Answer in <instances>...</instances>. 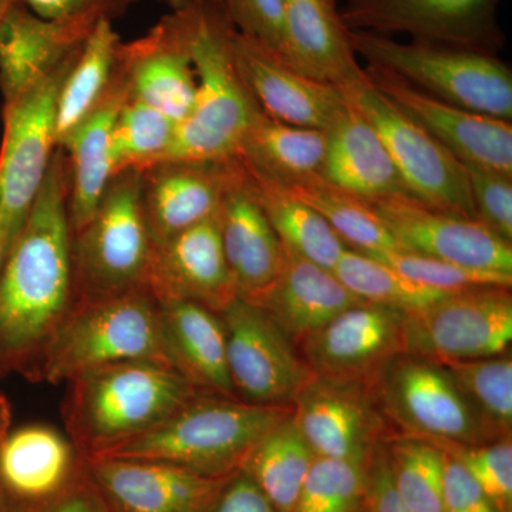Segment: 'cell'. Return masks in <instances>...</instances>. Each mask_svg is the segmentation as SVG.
I'll return each mask as SVG.
<instances>
[{
	"label": "cell",
	"instance_id": "cell-1",
	"mask_svg": "<svg viewBox=\"0 0 512 512\" xmlns=\"http://www.w3.org/2000/svg\"><path fill=\"white\" fill-rule=\"evenodd\" d=\"M69 167L57 147L28 218L0 265V373L33 379L46 343L73 308Z\"/></svg>",
	"mask_w": 512,
	"mask_h": 512
},
{
	"label": "cell",
	"instance_id": "cell-2",
	"mask_svg": "<svg viewBox=\"0 0 512 512\" xmlns=\"http://www.w3.org/2000/svg\"><path fill=\"white\" fill-rule=\"evenodd\" d=\"M66 384L64 427L83 458L144 433L204 393L174 367L146 360L96 367Z\"/></svg>",
	"mask_w": 512,
	"mask_h": 512
},
{
	"label": "cell",
	"instance_id": "cell-3",
	"mask_svg": "<svg viewBox=\"0 0 512 512\" xmlns=\"http://www.w3.org/2000/svg\"><path fill=\"white\" fill-rule=\"evenodd\" d=\"M292 410L201 393L157 426L90 458L158 461L201 476L232 477Z\"/></svg>",
	"mask_w": 512,
	"mask_h": 512
},
{
	"label": "cell",
	"instance_id": "cell-4",
	"mask_svg": "<svg viewBox=\"0 0 512 512\" xmlns=\"http://www.w3.org/2000/svg\"><path fill=\"white\" fill-rule=\"evenodd\" d=\"M234 30L218 0L191 5L190 47L197 93L160 163H221L237 157L242 138L261 107L235 67Z\"/></svg>",
	"mask_w": 512,
	"mask_h": 512
},
{
	"label": "cell",
	"instance_id": "cell-5",
	"mask_svg": "<svg viewBox=\"0 0 512 512\" xmlns=\"http://www.w3.org/2000/svg\"><path fill=\"white\" fill-rule=\"evenodd\" d=\"M131 360L174 367L160 305L147 286L73 306L46 343L32 380L67 383L86 370Z\"/></svg>",
	"mask_w": 512,
	"mask_h": 512
},
{
	"label": "cell",
	"instance_id": "cell-6",
	"mask_svg": "<svg viewBox=\"0 0 512 512\" xmlns=\"http://www.w3.org/2000/svg\"><path fill=\"white\" fill-rule=\"evenodd\" d=\"M350 30V29H349ZM350 43L367 67L393 74L436 99L511 121L512 73L495 55L350 30Z\"/></svg>",
	"mask_w": 512,
	"mask_h": 512
},
{
	"label": "cell",
	"instance_id": "cell-7",
	"mask_svg": "<svg viewBox=\"0 0 512 512\" xmlns=\"http://www.w3.org/2000/svg\"><path fill=\"white\" fill-rule=\"evenodd\" d=\"M153 252L141 173L123 171L111 178L92 220L73 235V306L144 288Z\"/></svg>",
	"mask_w": 512,
	"mask_h": 512
},
{
	"label": "cell",
	"instance_id": "cell-8",
	"mask_svg": "<svg viewBox=\"0 0 512 512\" xmlns=\"http://www.w3.org/2000/svg\"><path fill=\"white\" fill-rule=\"evenodd\" d=\"M339 87L375 128L413 198L436 210L476 218L464 164L387 99L366 69Z\"/></svg>",
	"mask_w": 512,
	"mask_h": 512
},
{
	"label": "cell",
	"instance_id": "cell-9",
	"mask_svg": "<svg viewBox=\"0 0 512 512\" xmlns=\"http://www.w3.org/2000/svg\"><path fill=\"white\" fill-rule=\"evenodd\" d=\"M384 420L403 436L431 443L480 444V429L470 402L447 367L403 353L379 370L369 384Z\"/></svg>",
	"mask_w": 512,
	"mask_h": 512
},
{
	"label": "cell",
	"instance_id": "cell-10",
	"mask_svg": "<svg viewBox=\"0 0 512 512\" xmlns=\"http://www.w3.org/2000/svg\"><path fill=\"white\" fill-rule=\"evenodd\" d=\"M76 56L28 92L2 103L0 227L5 235V254L49 173L57 148V94Z\"/></svg>",
	"mask_w": 512,
	"mask_h": 512
},
{
	"label": "cell",
	"instance_id": "cell-11",
	"mask_svg": "<svg viewBox=\"0 0 512 512\" xmlns=\"http://www.w3.org/2000/svg\"><path fill=\"white\" fill-rule=\"evenodd\" d=\"M406 353L440 365L503 355L512 340L511 288L484 286L448 293L404 312Z\"/></svg>",
	"mask_w": 512,
	"mask_h": 512
},
{
	"label": "cell",
	"instance_id": "cell-12",
	"mask_svg": "<svg viewBox=\"0 0 512 512\" xmlns=\"http://www.w3.org/2000/svg\"><path fill=\"white\" fill-rule=\"evenodd\" d=\"M500 0H348L342 19L350 30L495 55L505 36L498 25Z\"/></svg>",
	"mask_w": 512,
	"mask_h": 512
},
{
	"label": "cell",
	"instance_id": "cell-13",
	"mask_svg": "<svg viewBox=\"0 0 512 512\" xmlns=\"http://www.w3.org/2000/svg\"><path fill=\"white\" fill-rule=\"evenodd\" d=\"M229 377L238 399L261 406H293L312 382L296 346L258 306L237 299L220 313Z\"/></svg>",
	"mask_w": 512,
	"mask_h": 512
},
{
	"label": "cell",
	"instance_id": "cell-14",
	"mask_svg": "<svg viewBox=\"0 0 512 512\" xmlns=\"http://www.w3.org/2000/svg\"><path fill=\"white\" fill-rule=\"evenodd\" d=\"M313 375L369 386L379 370L406 353L404 312L357 303L298 346Z\"/></svg>",
	"mask_w": 512,
	"mask_h": 512
},
{
	"label": "cell",
	"instance_id": "cell-15",
	"mask_svg": "<svg viewBox=\"0 0 512 512\" xmlns=\"http://www.w3.org/2000/svg\"><path fill=\"white\" fill-rule=\"evenodd\" d=\"M373 210L406 251L478 271L512 274V245L477 218L451 214L410 195L372 202Z\"/></svg>",
	"mask_w": 512,
	"mask_h": 512
},
{
	"label": "cell",
	"instance_id": "cell-16",
	"mask_svg": "<svg viewBox=\"0 0 512 512\" xmlns=\"http://www.w3.org/2000/svg\"><path fill=\"white\" fill-rule=\"evenodd\" d=\"M191 6L165 15L146 35L121 42L119 67L128 96L180 124L197 93L191 57Z\"/></svg>",
	"mask_w": 512,
	"mask_h": 512
},
{
	"label": "cell",
	"instance_id": "cell-17",
	"mask_svg": "<svg viewBox=\"0 0 512 512\" xmlns=\"http://www.w3.org/2000/svg\"><path fill=\"white\" fill-rule=\"evenodd\" d=\"M83 460L110 512H212L234 477L201 476L158 461Z\"/></svg>",
	"mask_w": 512,
	"mask_h": 512
},
{
	"label": "cell",
	"instance_id": "cell-18",
	"mask_svg": "<svg viewBox=\"0 0 512 512\" xmlns=\"http://www.w3.org/2000/svg\"><path fill=\"white\" fill-rule=\"evenodd\" d=\"M365 69L372 83L387 99L420 124L461 163L512 177L511 121L436 99L375 67L366 66Z\"/></svg>",
	"mask_w": 512,
	"mask_h": 512
},
{
	"label": "cell",
	"instance_id": "cell-19",
	"mask_svg": "<svg viewBox=\"0 0 512 512\" xmlns=\"http://www.w3.org/2000/svg\"><path fill=\"white\" fill-rule=\"evenodd\" d=\"M293 419L316 457L365 464L384 436V419L365 384L315 376L293 403Z\"/></svg>",
	"mask_w": 512,
	"mask_h": 512
},
{
	"label": "cell",
	"instance_id": "cell-20",
	"mask_svg": "<svg viewBox=\"0 0 512 512\" xmlns=\"http://www.w3.org/2000/svg\"><path fill=\"white\" fill-rule=\"evenodd\" d=\"M232 56L242 82L272 119L329 130L348 106L339 86L306 76L278 52L237 30L232 35Z\"/></svg>",
	"mask_w": 512,
	"mask_h": 512
},
{
	"label": "cell",
	"instance_id": "cell-21",
	"mask_svg": "<svg viewBox=\"0 0 512 512\" xmlns=\"http://www.w3.org/2000/svg\"><path fill=\"white\" fill-rule=\"evenodd\" d=\"M146 286L156 299H183L218 315L237 301L218 215L154 247Z\"/></svg>",
	"mask_w": 512,
	"mask_h": 512
},
{
	"label": "cell",
	"instance_id": "cell-22",
	"mask_svg": "<svg viewBox=\"0 0 512 512\" xmlns=\"http://www.w3.org/2000/svg\"><path fill=\"white\" fill-rule=\"evenodd\" d=\"M100 20L43 19L18 0L0 23L2 103L42 83L82 49Z\"/></svg>",
	"mask_w": 512,
	"mask_h": 512
},
{
	"label": "cell",
	"instance_id": "cell-23",
	"mask_svg": "<svg viewBox=\"0 0 512 512\" xmlns=\"http://www.w3.org/2000/svg\"><path fill=\"white\" fill-rule=\"evenodd\" d=\"M235 158L221 163L164 161L141 173V198L154 247L214 217L234 173Z\"/></svg>",
	"mask_w": 512,
	"mask_h": 512
},
{
	"label": "cell",
	"instance_id": "cell-24",
	"mask_svg": "<svg viewBox=\"0 0 512 512\" xmlns=\"http://www.w3.org/2000/svg\"><path fill=\"white\" fill-rule=\"evenodd\" d=\"M217 215L238 298L254 303L278 278L285 251L237 157Z\"/></svg>",
	"mask_w": 512,
	"mask_h": 512
},
{
	"label": "cell",
	"instance_id": "cell-25",
	"mask_svg": "<svg viewBox=\"0 0 512 512\" xmlns=\"http://www.w3.org/2000/svg\"><path fill=\"white\" fill-rule=\"evenodd\" d=\"M285 251L278 278L252 305L258 306L298 348L339 313L362 299L340 282L335 272Z\"/></svg>",
	"mask_w": 512,
	"mask_h": 512
},
{
	"label": "cell",
	"instance_id": "cell-26",
	"mask_svg": "<svg viewBox=\"0 0 512 512\" xmlns=\"http://www.w3.org/2000/svg\"><path fill=\"white\" fill-rule=\"evenodd\" d=\"M278 55L306 76L336 86L365 72L339 0H284V46Z\"/></svg>",
	"mask_w": 512,
	"mask_h": 512
},
{
	"label": "cell",
	"instance_id": "cell-27",
	"mask_svg": "<svg viewBox=\"0 0 512 512\" xmlns=\"http://www.w3.org/2000/svg\"><path fill=\"white\" fill-rule=\"evenodd\" d=\"M83 467L73 441L52 426L20 427L0 443V484L12 497L37 507L62 494Z\"/></svg>",
	"mask_w": 512,
	"mask_h": 512
},
{
	"label": "cell",
	"instance_id": "cell-28",
	"mask_svg": "<svg viewBox=\"0 0 512 512\" xmlns=\"http://www.w3.org/2000/svg\"><path fill=\"white\" fill-rule=\"evenodd\" d=\"M326 133L328 146L320 173L326 183L369 204L410 195L375 128L352 104Z\"/></svg>",
	"mask_w": 512,
	"mask_h": 512
},
{
	"label": "cell",
	"instance_id": "cell-29",
	"mask_svg": "<svg viewBox=\"0 0 512 512\" xmlns=\"http://www.w3.org/2000/svg\"><path fill=\"white\" fill-rule=\"evenodd\" d=\"M173 365L204 393L238 399L228 372L227 340L218 313L183 299H157Z\"/></svg>",
	"mask_w": 512,
	"mask_h": 512
},
{
	"label": "cell",
	"instance_id": "cell-30",
	"mask_svg": "<svg viewBox=\"0 0 512 512\" xmlns=\"http://www.w3.org/2000/svg\"><path fill=\"white\" fill-rule=\"evenodd\" d=\"M127 94L126 79L120 70L119 82L110 96L60 147L69 167L67 210L72 235L92 220L114 177L111 134Z\"/></svg>",
	"mask_w": 512,
	"mask_h": 512
},
{
	"label": "cell",
	"instance_id": "cell-31",
	"mask_svg": "<svg viewBox=\"0 0 512 512\" xmlns=\"http://www.w3.org/2000/svg\"><path fill=\"white\" fill-rule=\"evenodd\" d=\"M328 133L282 123L259 110L242 138L237 158L249 173L292 187L320 178Z\"/></svg>",
	"mask_w": 512,
	"mask_h": 512
},
{
	"label": "cell",
	"instance_id": "cell-32",
	"mask_svg": "<svg viewBox=\"0 0 512 512\" xmlns=\"http://www.w3.org/2000/svg\"><path fill=\"white\" fill-rule=\"evenodd\" d=\"M121 42L113 22L100 20L64 74L57 94V147H62L113 92L120 77Z\"/></svg>",
	"mask_w": 512,
	"mask_h": 512
},
{
	"label": "cell",
	"instance_id": "cell-33",
	"mask_svg": "<svg viewBox=\"0 0 512 512\" xmlns=\"http://www.w3.org/2000/svg\"><path fill=\"white\" fill-rule=\"evenodd\" d=\"M245 171L282 247L293 255L333 271L348 245L333 231L328 221L286 188L249 173L247 168Z\"/></svg>",
	"mask_w": 512,
	"mask_h": 512
},
{
	"label": "cell",
	"instance_id": "cell-34",
	"mask_svg": "<svg viewBox=\"0 0 512 512\" xmlns=\"http://www.w3.org/2000/svg\"><path fill=\"white\" fill-rule=\"evenodd\" d=\"M292 413L259 440L242 468L278 512L293 511L316 458Z\"/></svg>",
	"mask_w": 512,
	"mask_h": 512
},
{
	"label": "cell",
	"instance_id": "cell-35",
	"mask_svg": "<svg viewBox=\"0 0 512 512\" xmlns=\"http://www.w3.org/2000/svg\"><path fill=\"white\" fill-rule=\"evenodd\" d=\"M284 188L318 211L349 249L363 254L403 249L369 202L322 178Z\"/></svg>",
	"mask_w": 512,
	"mask_h": 512
},
{
	"label": "cell",
	"instance_id": "cell-36",
	"mask_svg": "<svg viewBox=\"0 0 512 512\" xmlns=\"http://www.w3.org/2000/svg\"><path fill=\"white\" fill-rule=\"evenodd\" d=\"M473 407L483 443L511 437L512 359L485 357L444 365Z\"/></svg>",
	"mask_w": 512,
	"mask_h": 512
},
{
	"label": "cell",
	"instance_id": "cell-37",
	"mask_svg": "<svg viewBox=\"0 0 512 512\" xmlns=\"http://www.w3.org/2000/svg\"><path fill=\"white\" fill-rule=\"evenodd\" d=\"M333 272L363 302L397 311H416L453 293L421 285L392 266L355 249L343 252Z\"/></svg>",
	"mask_w": 512,
	"mask_h": 512
},
{
	"label": "cell",
	"instance_id": "cell-38",
	"mask_svg": "<svg viewBox=\"0 0 512 512\" xmlns=\"http://www.w3.org/2000/svg\"><path fill=\"white\" fill-rule=\"evenodd\" d=\"M177 127L161 111L127 94L111 134L114 175L143 171L163 161L173 146Z\"/></svg>",
	"mask_w": 512,
	"mask_h": 512
},
{
	"label": "cell",
	"instance_id": "cell-39",
	"mask_svg": "<svg viewBox=\"0 0 512 512\" xmlns=\"http://www.w3.org/2000/svg\"><path fill=\"white\" fill-rule=\"evenodd\" d=\"M390 476L410 512H444V451L431 441L403 436L386 446Z\"/></svg>",
	"mask_w": 512,
	"mask_h": 512
},
{
	"label": "cell",
	"instance_id": "cell-40",
	"mask_svg": "<svg viewBox=\"0 0 512 512\" xmlns=\"http://www.w3.org/2000/svg\"><path fill=\"white\" fill-rule=\"evenodd\" d=\"M365 467L316 457L292 512H355L367 491Z\"/></svg>",
	"mask_w": 512,
	"mask_h": 512
},
{
	"label": "cell",
	"instance_id": "cell-41",
	"mask_svg": "<svg viewBox=\"0 0 512 512\" xmlns=\"http://www.w3.org/2000/svg\"><path fill=\"white\" fill-rule=\"evenodd\" d=\"M379 259L400 274L443 292H460L467 289L484 288V286H504L511 288L512 274L478 271L466 266L451 264L431 256L406 251H383L366 254Z\"/></svg>",
	"mask_w": 512,
	"mask_h": 512
},
{
	"label": "cell",
	"instance_id": "cell-42",
	"mask_svg": "<svg viewBox=\"0 0 512 512\" xmlns=\"http://www.w3.org/2000/svg\"><path fill=\"white\" fill-rule=\"evenodd\" d=\"M434 444V443H433ZM448 456L477 481L498 512H511L512 441L511 437L480 444L439 443Z\"/></svg>",
	"mask_w": 512,
	"mask_h": 512
},
{
	"label": "cell",
	"instance_id": "cell-43",
	"mask_svg": "<svg viewBox=\"0 0 512 512\" xmlns=\"http://www.w3.org/2000/svg\"><path fill=\"white\" fill-rule=\"evenodd\" d=\"M476 218L504 241L512 242L511 175L464 164Z\"/></svg>",
	"mask_w": 512,
	"mask_h": 512
},
{
	"label": "cell",
	"instance_id": "cell-44",
	"mask_svg": "<svg viewBox=\"0 0 512 512\" xmlns=\"http://www.w3.org/2000/svg\"><path fill=\"white\" fill-rule=\"evenodd\" d=\"M234 29L281 53L284 0H218Z\"/></svg>",
	"mask_w": 512,
	"mask_h": 512
},
{
	"label": "cell",
	"instance_id": "cell-45",
	"mask_svg": "<svg viewBox=\"0 0 512 512\" xmlns=\"http://www.w3.org/2000/svg\"><path fill=\"white\" fill-rule=\"evenodd\" d=\"M444 512H498L463 464L444 453Z\"/></svg>",
	"mask_w": 512,
	"mask_h": 512
},
{
	"label": "cell",
	"instance_id": "cell-46",
	"mask_svg": "<svg viewBox=\"0 0 512 512\" xmlns=\"http://www.w3.org/2000/svg\"><path fill=\"white\" fill-rule=\"evenodd\" d=\"M43 19L97 18L113 22L137 0H22Z\"/></svg>",
	"mask_w": 512,
	"mask_h": 512
},
{
	"label": "cell",
	"instance_id": "cell-47",
	"mask_svg": "<svg viewBox=\"0 0 512 512\" xmlns=\"http://www.w3.org/2000/svg\"><path fill=\"white\" fill-rule=\"evenodd\" d=\"M212 512H278L255 481L239 471L222 491Z\"/></svg>",
	"mask_w": 512,
	"mask_h": 512
},
{
	"label": "cell",
	"instance_id": "cell-48",
	"mask_svg": "<svg viewBox=\"0 0 512 512\" xmlns=\"http://www.w3.org/2000/svg\"><path fill=\"white\" fill-rule=\"evenodd\" d=\"M36 512H110L103 498L94 487L86 468L62 494L37 507Z\"/></svg>",
	"mask_w": 512,
	"mask_h": 512
},
{
	"label": "cell",
	"instance_id": "cell-49",
	"mask_svg": "<svg viewBox=\"0 0 512 512\" xmlns=\"http://www.w3.org/2000/svg\"><path fill=\"white\" fill-rule=\"evenodd\" d=\"M373 461L372 476H367L370 512H410L394 490L386 448L379 447Z\"/></svg>",
	"mask_w": 512,
	"mask_h": 512
},
{
	"label": "cell",
	"instance_id": "cell-50",
	"mask_svg": "<svg viewBox=\"0 0 512 512\" xmlns=\"http://www.w3.org/2000/svg\"><path fill=\"white\" fill-rule=\"evenodd\" d=\"M10 409L5 397L0 396V443L9 433Z\"/></svg>",
	"mask_w": 512,
	"mask_h": 512
},
{
	"label": "cell",
	"instance_id": "cell-51",
	"mask_svg": "<svg viewBox=\"0 0 512 512\" xmlns=\"http://www.w3.org/2000/svg\"><path fill=\"white\" fill-rule=\"evenodd\" d=\"M167 2L170 3L173 10H180L195 5V3L201 2V0H167Z\"/></svg>",
	"mask_w": 512,
	"mask_h": 512
},
{
	"label": "cell",
	"instance_id": "cell-52",
	"mask_svg": "<svg viewBox=\"0 0 512 512\" xmlns=\"http://www.w3.org/2000/svg\"><path fill=\"white\" fill-rule=\"evenodd\" d=\"M18 0H0V23L5 19L6 13L12 8Z\"/></svg>",
	"mask_w": 512,
	"mask_h": 512
},
{
	"label": "cell",
	"instance_id": "cell-53",
	"mask_svg": "<svg viewBox=\"0 0 512 512\" xmlns=\"http://www.w3.org/2000/svg\"><path fill=\"white\" fill-rule=\"evenodd\" d=\"M0 512H13L12 507L9 505L8 498H6L3 491H0Z\"/></svg>",
	"mask_w": 512,
	"mask_h": 512
},
{
	"label": "cell",
	"instance_id": "cell-54",
	"mask_svg": "<svg viewBox=\"0 0 512 512\" xmlns=\"http://www.w3.org/2000/svg\"><path fill=\"white\" fill-rule=\"evenodd\" d=\"M3 258H5V235L0 227V265H2Z\"/></svg>",
	"mask_w": 512,
	"mask_h": 512
}]
</instances>
